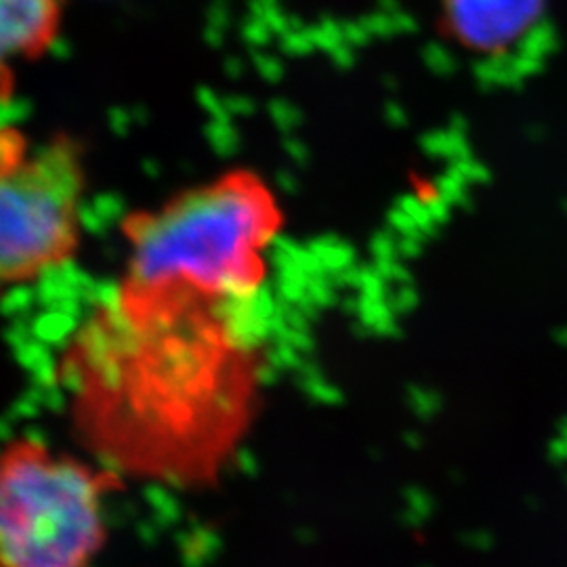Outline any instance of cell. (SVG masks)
<instances>
[{
	"instance_id": "cell-3",
	"label": "cell",
	"mask_w": 567,
	"mask_h": 567,
	"mask_svg": "<svg viewBox=\"0 0 567 567\" xmlns=\"http://www.w3.org/2000/svg\"><path fill=\"white\" fill-rule=\"evenodd\" d=\"M116 471L34 437L0 447V567H95L110 540Z\"/></svg>"
},
{
	"instance_id": "cell-4",
	"label": "cell",
	"mask_w": 567,
	"mask_h": 567,
	"mask_svg": "<svg viewBox=\"0 0 567 567\" xmlns=\"http://www.w3.org/2000/svg\"><path fill=\"white\" fill-rule=\"evenodd\" d=\"M84 166L79 143L34 145L0 126V290L68 264L81 243Z\"/></svg>"
},
{
	"instance_id": "cell-1",
	"label": "cell",
	"mask_w": 567,
	"mask_h": 567,
	"mask_svg": "<svg viewBox=\"0 0 567 567\" xmlns=\"http://www.w3.org/2000/svg\"><path fill=\"white\" fill-rule=\"evenodd\" d=\"M252 307L122 276L65 358L91 458L124 482L217 486L261 408L267 358Z\"/></svg>"
},
{
	"instance_id": "cell-6",
	"label": "cell",
	"mask_w": 567,
	"mask_h": 567,
	"mask_svg": "<svg viewBox=\"0 0 567 567\" xmlns=\"http://www.w3.org/2000/svg\"><path fill=\"white\" fill-rule=\"evenodd\" d=\"M63 0H0V100L13 91L16 65L37 60L60 34Z\"/></svg>"
},
{
	"instance_id": "cell-2",
	"label": "cell",
	"mask_w": 567,
	"mask_h": 567,
	"mask_svg": "<svg viewBox=\"0 0 567 567\" xmlns=\"http://www.w3.org/2000/svg\"><path fill=\"white\" fill-rule=\"evenodd\" d=\"M286 215L261 173L234 166L122 221L124 278L177 284L213 299L257 303Z\"/></svg>"
},
{
	"instance_id": "cell-5",
	"label": "cell",
	"mask_w": 567,
	"mask_h": 567,
	"mask_svg": "<svg viewBox=\"0 0 567 567\" xmlns=\"http://www.w3.org/2000/svg\"><path fill=\"white\" fill-rule=\"evenodd\" d=\"M547 0H442L440 28L466 55L489 65L532 58L534 42L545 39Z\"/></svg>"
}]
</instances>
